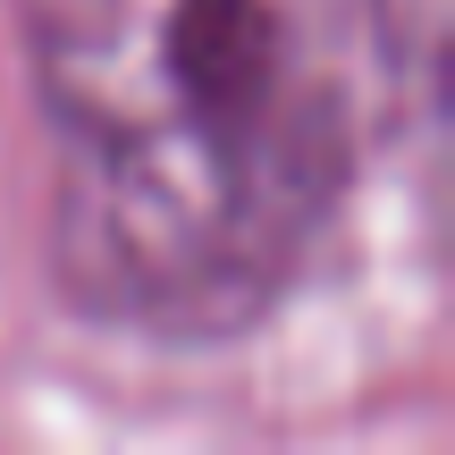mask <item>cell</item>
<instances>
[{"mask_svg": "<svg viewBox=\"0 0 455 455\" xmlns=\"http://www.w3.org/2000/svg\"><path fill=\"white\" fill-rule=\"evenodd\" d=\"M51 270L101 329L220 346L304 278L396 110L388 0H17Z\"/></svg>", "mask_w": 455, "mask_h": 455, "instance_id": "obj_1", "label": "cell"}]
</instances>
